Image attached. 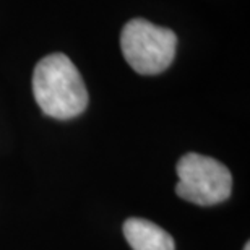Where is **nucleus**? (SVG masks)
Masks as SVG:
<instances>
[{
  "instance_id": "obj_4",
  "label": "nucleus",
  "mask_w": 250,
  "mask_h": 250,
  "mask_svg": "<svg viewBox=\"0 0 250 250\" xmlns=\"http://www.w3.org/2000/svg\"><path fill=\"white\" fill-rule=\"evenodd\" d=\"M124 236L133 250H174L171 234L158 224L142 218H130L124 223Z\"/></svg>"
},
{
  "instance_id": "obj_2",
  "label": "nucleus",
  "mask_w": 250,
  "mask_h": 250,
  "mask_svg": "<svg viewBox=\"0 0 250 250\" xmlns=\"http://www.w3.org/2000/svg\"><path fill=\"white\" fill-rule=\"evenodd\" d=\"M121 47L125 61L137 73L158 75L169 68L176 57L177 36L167 28L135 18L122 29Z\"/></svg>"
},
{
  "instance_id": "obj_1",
  "label": "nucleus",
  "mask_w": 250,
  "mask_h": 250,
  "mask_svg": "<svg viewBox=\"0 0 250 250\" xmlns=\"http://www.w3.org/2000/svg\"><path fill=\"white\" fill-rule=\"evenodd\" d=\"M33 93L41 111L67 121L88 106V91L78 68L65 54H51L34 67Z\"/></svg>"
},
{
  "instance_id": "obj_5",
  "label": "nucleus",
  "mask_w": 250,
  "mask_h": 250,
  "mask_svg": "<svg viewBox=\"0 0 250 250\" xmlns=\"http://www.w3.org/2000/svg\"><path fill=\"white\" fill-rule=\"evenodd\" d=\"M244 250H250V246H249V244H246V249H244Z\"/></svg>"
},
{
  "instance_id": "obj_3",
  "label": "nucleus",
  "mask_w": 250,
  "mask_h": 250,
  "mask_svg": "<svg viewBox=\"0 0 250 250\" xmlns=\"http://www.w3.org/2000/svg\"><path fill=\"white\" fill-rule=\"evenodd\" d=\"M179 182L176 193L186 202L211 207L229 198L232 176L216 159L198 153H187L177 163Z\"/></svg>"
}]
</instances>
